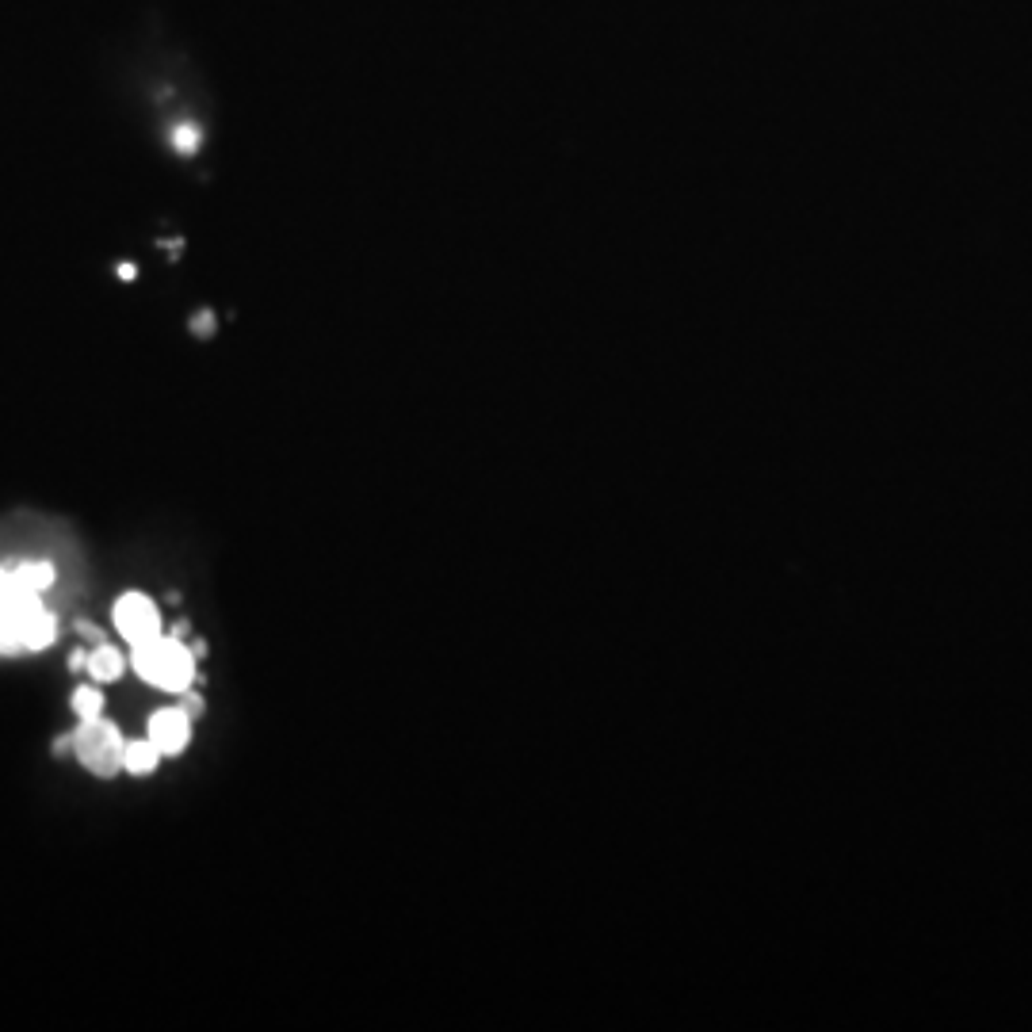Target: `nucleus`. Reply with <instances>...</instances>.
<instances>
[{
  "mask_svg": "<svg viewBox=\"0 0 1032 1032\" xmlns=\"http://www.w3.org/2000/svg\"><path fill=\"white\" fill-rule=\"evenodd\" d=\"M130 666H134V673H138L142 681H150V685L161 688V692H176V696H180L184 688H192L195 681L192 646H184V639H176V635H157L150 643L134 646Z\"/></svg>",
  "mask_w": 1032,
  "mask_h": 1032,
  "instance_id": "obj_1",
  "label": "nucleus"
},
{
  "mask_svg": "<svg viewBox=\"0 0 1032 1032\" xmlns=\"http://www.w3.org/2000/svg\"><path fill=\"white\" fill-rule=\"evenodd\" d=\"M73 753L92 776L108 780L123 769V753H127V738L119 734L115 723L100 719H81V727L73 731Z\"/></svg>",
  "mask_w": 1032,
  "mask_h": 1032,
  "instance_id": "obj_2",
  "label": "nucleus"
},
{
  "mask_svg": "<svg viewBox=\"0 0 1032 1032\" xmlns=\"http://www.w3.org/2000/svg\"><path fill=\"white\" fill-rule=\"evenodd\" d=\"M111 624L130 646H142L161 635V612L146 593H123L111 608Z\"/></svg>",
  "mask_w": 1032,
  "mask_h": 1032,
  "instance_id": "obj_3",
  "label": "nucleus"
},
{
  "mask_svg": "<svg viewBox=\"0 0 1032 1032\" xmlns=\"http://www.w3.org/2000/svg\"><path fill=\"white\" fill-rule=\"evenodd\" d=\"M150 742L161 750V757H180L188 750V738H192V715L184 708H161L153 711L150 719Z\"/></svg>",
  "mask_w": 1032,
  "mask_h": 1032,
  "instance_id": "obj_4",
  "label": "nucleus"
},
{
  "mask_svg": "<svg viewBox=\"0 0 1032 1032\" xmlns=\"http://www.w3.org/2000/svg\"><path fill=\"white\" fill-rule=\"evenodd\" d=\"M54 639H58V624H54V616L46 612L43 604H39V608H31V612H27V620H23V650H46Z\"/></svg>",
  "mask_w": 1032,
  "mask_h": 1032,
  "instance_id": "obj_5",
  "label": "nucleus"
},
{
  "mask_svg": "<svg viewBox=\"0 0 1032 1032\" xmlns=\"http://www.w3.org/2000/svg\"><path fill=\"white\" fill-rule=\"evenodd\" d=\"M157 761H161V750L150 742V734L146 738H134L127 742V753H123V769L130 776H150L157 769Z\"/></svg>",
  "mask_w": 1032,
  "mask_h": 1032,
  "instance_id": "obj_6",
  "label": "nucleus"
},
{
  "mask_svg": "<svg viewBox=\"0 0 1032 1032\" xmlns=\"http://www.w3.org/2000/svg\"><path fill=\"white\" fill-rule=\"evenodd\" d=\"M123 654L108 643H96V650L88 654V677L92 681H119V673H123Z\"/></svg>",
  "mask_w": 1032,
  "mask_h": 1032,
  "instance_id": "obj_7",
  "label": "nucleus"
},
{
  "mask_svg": "<svg viewBox=\"0 0 1032 1032\" xmlns=\"http://www.w3.org/2000/svg\"><path fill=\"white\" fill-rule=\"evenodd\" d=\"M12 581L27 589V593H35V597H43L46 589L54 585V566L50 562H23L20 570H12Z\"/></svg>",
  "mask_w": 1032,
  "mask_h": 1032,
  "instance_id": "obj_8",
  "label": "nucleus"
},
{
  "mask_svg": "<svg viewBox=\"0 0 1032 1032\" xmlns=\"http://www.w3.org/2000/svg\"><path fill=\"white\" fill-rule=\"evenodd\" d=\"M73 711H77L81 719H100V715H104V696H100L96 688L81 685L73 692Z\"/></svg>",
  "mask_w": 1032,
  "mask_h": 1032,
  "instance_id": "obj_9",
  "label": "nucleus"
},
{
  "mask_svg": "<svg viewBox=\"0 0 1032 1032\" xmlns=\"http://www.w3.org/2000/svg\"><path fill=\"white\" fill-rule=\"evenodd\" d=\"M180 708L188 711L192 719H199V715H203V700H199V692H192V688H184V692H180Z\"/></svg>",
  "mask_w": 1032,
  "mask_h": 1032,
  "instance_id": "obj_10",
  "label": "nucleus"
},
{
  "mask_svg": "<svg viewBox=\"0 0 1032 1032\" xmlns=\"http://www.w3.org/2000/svg\"><path fill=\"white\" fill-rule=\"evenodd\" d=\"M77 635H81V639H92V643H104V635H100V631H96L92 624H85V620L77 624Z\"/></svg>",
  "mask_w": 1032,
  "mask_h": 1032,
  "instance_id": "obj_11",
  "label": "nucleus"
},
{
  "mask_svg": "<svg viewBox=\"0 0 1032 1032\" xmlns=\"http://www.w3.org/2000/svg\"><path fill=\"white\" fill-rule=\"evenodd\" d=\"M73 750V734H62V738H54V757H62V753Z\"/></svg>",
  "mask_w": 1032,
  "mask_h": 1032,
  "instance_id": "obj_12",
  "label": "nucleus"
},
{
  "mask_svg": "<svg viewBox=\"0 0 1032 1032\" xmlns=\"http://www.w3.org/2000/svg\"><path fill=\"white\" fill-rule=\"evenodd\" d=\"M195 329L199 333H215V318H195Z\"/></svg>",
  "mask_w": 1032,
  "mask_h": 1032,
  "instance_id": "obj_13",
  "label": "nucleus"
},
{
  "mask_svg": "<svg viewBox=\"0 0 1032 1032\" xmlns=\"http://www.w3.org/2000/svg\"><path fill=\"white\" fill-rule=\"evenodd\" d=\"M88 666V658H85V654H81V650H77V654H73V658H69V669H77V673H81V669H85Z\"/></svg>",
  "mask_w": 1032,
  "mask_h": 1032,
  "instance_id": "obj_14",
  "label": "nucleus"
},
{
  "mask_svg": "<svg viewBox=\"0 0 1032 1032\" xmlns=\"http://www.w3.org/2000/svg\"><path fill=\"white\" fill-rule=\"evenodd\" d=\"M192 654H195V662H199V658L207 654V643H203V639H195V643H192Z\"/></svg>",
  "mask_w": 1032,
  "mask_h": 1032,
  "instance_id": "obj_15",
  "label": "nucleus"
},
{
  "mask_svg": "<svg viewBox=\"0 0 1032 1032\" xmlns=\"http://www.w3.org/2000/svg\"><path fill=\"white\" fill-rule=\"evenodd\" d=\"M172 635H176V639H184V635H188V620H180V624L172 627Z\"/></svg>",
  "mask_w": 1032,
  "mask_h": 1032,
  "instance_id": "obj_16",
  "label": "nucleus"
}]
</instances>
